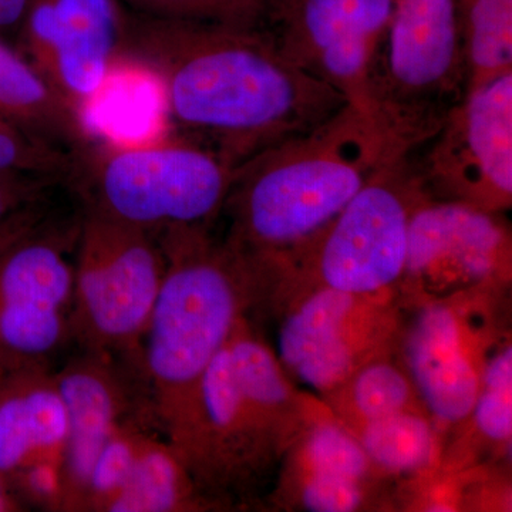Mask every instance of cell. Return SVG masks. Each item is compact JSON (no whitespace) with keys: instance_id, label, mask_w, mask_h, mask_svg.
I'll list each match as a JSON object with an SVG mask.
<instances>
[{"instance_id":"cell-1","label":"cell","mask_w":512,"mask_h":512,"mask_svg":"<svg viewBox=\"0 0 512 512\" xmlns=\"http://www.w3.org/2000/svg\"><path fill=\"white\" fill-rule=\"evenodd\" d=\"M121 62L153 74L177 136L232 168L308 133L349 104L286 60L264 29L151 18L130 10Z\"/></svg>"},{"instance_id":"cell-2","label":"cell","mask_w":512,"mask_h":512,"mask_svg":"<svg viewBox=\"0 0 512 512\" xmlns=\"http://www.w3.org/2000/svg\"><path fill=\"white\" fill-rule=\"evenodd\" d=\"M397 153L370 117L346 104L325 123L266 148L234 171L225 241L268 259L308 244Z\"/></svg>"},{"instance_id":"cell-3","label":"cell","mask_w":512,"mask_h":512,"mask_svg":"<svg viewBox=\"0 0 512 512\" xmlns=\"http://www.w3.org/2000/svg\"><path fill=\"white\" fill-rule=\"evenodd\" d=\"M165 256L141 363L161 434L180 453L205 370L244 322L261 285L258 266L210 228L158 235Z\"/></svg>"},{"instance_id":"cell-4","label":"cell","mask_w":512,"mask_h":512,"mask_svg":"<svg viewBox=\"0 0 512 512\" xmlns=\"http://www.w3.org/2000/svg\"><path fill=\"white\" fill-rule=\"evenodd\" d=\"M235 168L180 136L144 143L94 140L74 156L72 185L83 210L163 234L210 228L220 217Z\"/></svg>"},{"instance_id":"cell-5","label":"cell","mask_w":512,"mask_h":512,"mask_svg":"<svg viewBox=\"0 0 512 512\" xmlns=\"http://www.w3.org/2000/svg\"><path fill=\"white\" fill-rule=\"evenodd\" d=\"M366 86L370 119L397 153L436 136L468 93L456 0H394Z\"/></svg>"},{"instance_id":"cell-6","label":"cell","mask_w":512,"mask_h":512,"mask_svg":"<svg viewBox=\"0 0 512 512\" xmlns=\"http://www.w3.org/2000/svg\"><path fill=\"white\" fill-rule=\"evenodd\" d=\"M74 248L72 338L87 352L143 370L141 343L165 272L160 241L144 229L83 210Z\"/></svg>"},{"instance_id":"cell-7","label":"cell","mask_w":512,"mask_h":512,"mask_svg":"<svg viewBox=\"0 0 512 512\" xmlns=\"http://www.w3.org/2000/svg\"><path fill=\"white\" fill-rule=\"evenodd\" d=\"M421 194L410 157H393L308 244L265 261L338 291L380 295L403 279L410 214Z\"/></svg>"},{"instance_id":"cell-8","label":"cell","mask_w":512,"mask_h":512,"mask_svg":"<svg viewBox=\"0 0 512 512\" xmlns=\"http://www.w3.org/2000/svg\"><path fill=\"white\" fill-rule=\"evenodd\" d=\"M412 161L434 200L503 212L512 202V72L467 93ZM424 144V146H426Z\"/></svg>"},{"instance_id":"cell-9","label":"cell","mask_w":512,"mask_h":512,"mask_svg":"<svg viewBox=\"0 0 512 512\" xmlns=\"http://www.w3.org/2000/svg\"><path fill=\"white\" fill-rule=\"evenodd\" d=\"M128 12L121 0H29L20 53L87 123L119 69Z\"/></svg>"},{"instance_id":"cell-10","label":"cell","mask_w":512,"mask_h":512,"mask_svg":"<svg viewBox=\"0 0 512 512\" xmlns=\"http://www.w3.org/2000/svg\"><path fill=\"white\" fill-rule=\"evenodd\" d=\"M394 0H269L264 30L296 67L369 116L367 69Z\"/></svg>"},{"instance_id":"cell-11","label":"cell","mask_w":512,"mask_h":512,"mask_svg":"<svg viewBox=\"0 0 512 512\" xmlns=\"http://www.w3.org/2000/svg\"><path fill=\"white\" fill-rule=\"evenodd\" d=\"M313 284L318 289L295 303L279 326L278 360L299 382L332 394L367 362L386 320L373 296Z\"/></svg>"},{"instance_id":"cell-12","label":"cell","mask_w":512,"mask_h":512,"mask_svg":"<svg viewBox=\"0 0 512 512\" xmlns=\"http://www.w3.org/2000/svg\"><path fill=\"white\" fill-rule=\"evenodd\" d=\"M511 235L500 214L420 195L410 214L403 279L424 288L477 286L507 275Z\"/></svg>"},{"instance_id":"cell-13","label":"cell","mask_w":512,"mask_h":512,"mask_svg":"<svg viewBox=\"0 0 512 512\" xmlns=\"http://www.w3.org/2000/svg\"><path fill=\"white\" fill-rule=\"evenodd\" d=\"M55 376L69 421L62 511H80L94 460L111 434L137 417L158 421L150 400L137 402L136 384H147L146 376L126 360L83 350Z\"/></svg>"},{"instance_id":"cell-14","label":"cell","mask_w":512,"mask_h":512,"mask_svg":"<svg viewBox=\"0 0 512 512\" xmlns=\"http://www.w3.org/2000/svg\"><path fill=\"white\" fill-rule=\"evenodd\" d=\"M404 357L409 379L431 416L457 424L471 416L480 369L471 359L466 330L444 303L421 309L407 330Z\"/></svg>"},{"instance_id":"cell-15","label":"cell","mask_w":512,"mask_h":512,"mask_svg":"<svg viewBox=\"0 0 512 512\" xmlns=\"http://www.w3.org/2000/svg\"><path fill=\"white\" fill-rule=\"evenodd\" d=\"M66 406L47 365L20 367L0 382V477L12 480L37 464L63 466Z\"/></svg>"},{"instance_id":"cell-16","label":"cell","mask_w":512,"mask_h":512,"mask_svg":"<svg viewBox=\"0 0 512 512\" xmlns=\"http://www.w3.org/2000/svg\"><path fill=\"white\" fill-rule=\"evenodd\" d=\"M0 117L73 156L96 140L86 119L3 37H0Z\"/></svg>"},{"instance_id":"cell-17","label":"cell","mask_w":512,"mask_h":512,"mask_svg":"<svg viewBox=\"0 0 512 512\" xmlns=\"http://www.w3.org/2000/svg\"><path fill=\"white\" fill-rule=\"evenodd\" d=\"M207 505L191 471L173 446L150 433L109 512H184Z\"/></svg>"},{"instance_id":"cell-18","label":"cell","mask_w":512,"mask_h":512,"mask_svg":"<svg viewBox=\"0 0 512 512\" xmlns=\"http://www.w3.org/2000/svg\"><path fill=\"white\" fill-rule=\"evenodd\" d=\"M468 92L512 72V0H456Z\"/></svg>"},{"instance_id":"cell-19","label":"cell","mask_w":512,"mask_h":512,"mask_svg":"<svg viewBox=\"0 0 512 512\" xmlns=\"http://www.w3.org/2000/svg\"><path fill=\"white\" fill-rule=\"evenodd\" d=\"M359 441L369 457L390 473H420L433 464L437 441L433 427L420 414L406 410L363 424Z\"/></svg>"},{"instance_id":"cell-20","label":"cell","mask_w":512,"mask_h":512,"mask_svg":"<svg viewBox=\"0 0 512 512\" xmlns=\"http://www.w3.org/2000/svg\"><path fill=\"white\" fill-rule=\"evenodd\" d=\"M148 420L151 419L127 420L111 434L94 460L80 511L109 512L111 503L130 476L144 441L154 431Z\"/></svg>"},{"instance_id":"cell-21","label":"cell","mask_w":512,"mask_h":512,"mask_svg":"<svg viewBox=\"0 0 512 512\" xmlns=\"http://www.w3.org/2000/svg\"><path fill=\"white\" fill-rule=\"evenodd\" d=\"M343 386H349L350 403L362 426L367 421L412 410L409 376L387 360H367Z\"/></svg>"},{"instance_id":"cell-22","label":"cell","mask_w":512,"mask_h":512,"mask_svg":"<svg viewBox=\"0 0 512 512\" xmlns=\"http://www.w3.org/2000/svg\"><path fill=\"white\" fill-rule=\"evenodd\" d=\"M131 12L151 18L264 29L269 0H121Z\"/></svg>"},{"instance_id":"cell-23","label":"cell","mask_w":512,"mask_h":512,"mask_svg":"<svg viewBox=\"0 0 512 512\" xmlns=\"http://www.w3.org/2000/svg\"><path fill=\"white\" fill-rule=\"evenodd\" d=\"M303 473L325 474L363 481L370 460L362 444L345 427L320 421L306 434L302 447Z\"/></svg>"},{"instance_id":"cell-24","label":"cell","mask_w":512,"mask_h":512,"mask_svg":"<svg viewBox=\"0 0 512 512\" xmlns=\"http://www.w3.org/2000/svg\"><path fill=\"white\" fill-rule=\"evenodd\" d=\"M477 429L487 439L507 443L512 434V349L504 346L480 370L473 412Z\"/></svg>"},{"instance_id":"cell-25","label":"cell","mask_w":512,"mask_h":512,"mask_svg":"<svg viewBox=\"0 0 512 512\" xmlns=\"http://www.w3.org/2000/svg\"><path fill=\"white\" fill-rule=\"evenodd\" d=\"M73 165V154L0 117V173L47 175L67 181Z\"/></svg>"},{"instance_id":"cell-26","label":"cell","mask_w":512,"mask_h":512,"mask_svg":"<svg viewBox=\"0 0 512 512\" xmlns=\"http://www.w3.org/2000/svg\"><path fill=\"white\" fill-rule=\"evenodd\" d=\"M363 481L305 473L299 498L305 510L313 512L357 511L365 501Z\"/></svg>"},{"instance_id":"cell-27","label":"cell","mask_w":512,"mask_h":512,"mask_svg":"<svg viewBox=\"0 0 512 512\" xmlns=\"http://www.w3.org/2000/svg\"><path fill=\"white\" fill-rule=\"evenodd\" d=\"M60 183L47 175L0 173V222L22 208L45 200L50 188Z\"/></svg>"},{"instance_id":"cell-28","label":"cell","mask_w":512,"mask_h":512,"mask_svg":"<svg viewBox=\"0 0 512 512\" xmlns=\"http://www.w3.org/2000/svg\"><path fill=\"white\" fill-rule=\"evenodd\" d=\"M46 218L45 204L37 202V204L16 211L15 214L0 222V252L39 227Z\"/></svg>"},{"instance_id":"cell-29","label":"cell","mask_w":512,"mask_h":512,"mask_svg":"<svg viewBox=\"0 0 512 512\" xmlns=\"http://www.w3.org/2000/svg\"><path fill=\"white\" fill-rule=\"evenodd\" d=\"M29 0H0V37L18 35Z\"/></svg>"},{"instance_id":"cell-30","label":"cell","mask_w":512,"mask_h":512,"mask_svg":"<svg viewBox=\"0 0 512 512\" xmlns=\"http://www.w3.org/2000/svg\"><path fill=\"white\" fill-rule=\"evenodd\" d=\"M12 510H15V503H13L12 498L6 493L5 481L0 477V511Z\"/></svg>"},{"instance_id":"cell-31","label":"cell","mask_w":512,"mask_h":512,"mask_svg":"<svg viewBox=\"0 0 512 512\" xmlns=\"http://www.w3.org/2000/svg\"><path fill=\"white\" fill-rule=\"evenodd\" d=\"M5 375H6L5 370H3L2 367H0V382H2V379H3V377H5Z\"/></svg>"}]
</instances>
